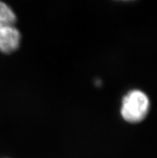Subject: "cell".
<instances>
[{
    "label": "cell",
    "instance_id": "cell-4",
    "mask_svg": "<svg viewBox=\"0 0 157 158\" xmlns=\"http://www.w3.org/2000/svg\"><path fill=\"white\" fill-rule=\"evenodd\" d=\"M120 1H131V0H120Z\"/></svg>",
    "mask_w": 157,
    "mask_h": 158
},
{
    "label": "cell",
    "instance_id": "cell-2",
    "mask_svg": "<svg viewBox=\"0 0 157 158\" xmlns=\"http://www.w3.org/2000/svg\"><path fill=\"white\" fill-rule=\"evenodd\" d=\"M22 35L15 24L0 22V52L9 55L18 50Z\"/></svg>",
    "mask_w": 157,
    "mask_h": 158
},
{
    "label": "cell",
    "instance_id": "cell-3",
    "mask_svg": "<svg viewBox=\"0 0 157 158\" xmlns=\"http://www.w3.org/2000/svg\"><path fill=\"white\" fill-rule=\"evenodd\" d=\"M17 16L9 5L0 0V22L15 24Z\"/></svg>",
    "mask_w": 157,
    "mask_h": 158
},
{
    "label": "cell",
    "instance_id": "cell-1",
    "mask_svg": "<svg viewBox=\"0 0 157 158\" xmlns=\"http://www.w3.org/2000/svg\"><path fill=\"white\" fill-rule=\"evenodd\" d=\"M151 102L145 92L139 89H133L123 97L120 115L123 120L131 124L141 122L150 111Z\"/></svg>",
    "mask_w": 157,
    "mask_h": 158
}]
</instances>
